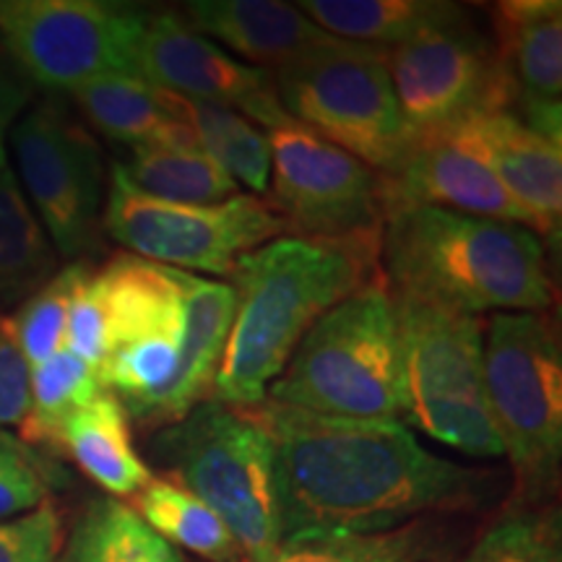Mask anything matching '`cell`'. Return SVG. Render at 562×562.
<instances>
[{"label": "cell", "instance_id": "cell-1", "mask_svg": "<svg viewBox=\"0 0 562 562\" xmlns=\"http://www.w3.org/2000/svg\"><path fill=\"white\" fill-rule=\"evenodd\" d=\"M258 412L273 440L281 542L383 533L476 510L495 495V476L427 451L398 419L326 417L271 402Z\"/></svg>", "mask_w": 562, "mask_h": 562}, {"label": "cell", "instance_id": "cell-2", "mask_svg": "<svg viewBox=\"0 0 562 562\" xmlns=\"http://www.w3.org/2000/svg\"><path fill=\"white\" fill-rule=\"evenodd\" d=\"M378 266L393 294L463 315L547 313L550 252L521 224L432 206L383 216Z\"/></svg>", "mask_w": 562, "mask_h": 562}, {"label": "cell", "instance_id": "cell-3", "mask_svg": "<svg viewBox=\"0 0 562 562\" xmlns=\"http://www.w3.org/2000/svg\"><path fill=\"white\" fill-rule=\"evenodd\" d=\"M381 273L375 245L279 237L229 273L235 315L211 402L258 406L305 334Z\"/></svg>", "mask_w": 562, "mask_h": 562}, {"label": "cell", "instance_id": "cell-4", "mask_svg": "<svg viewBox=\"0 0 562 562\" xmlns=\"http://www.w3.org/2000/svg\"><path fill=\"white\" fill-rule=\"evenodd\" d=\"M266 402L326 417L402 422L396 305L381 273L305 334Z\"/></svg>", "mask_w": 562, "mask_h": 562}, {"label": "cell", "instance_id": "cell-5", "mask_svg": "<svg viewBox=\"0 0 562 562\" xmlns=\"http://www.w3.org/2000/svg\"><path fill=\"white\" fill-rule=\"evenodd\" d=\"M484 398L510 461L513 501L550 503L562 463V349L550 315H492L484 326Z\"/></svg>", "mask_w": 562, "mask_h": 562}, {"label": "cell", "instance_id": "cell-6", "mask_svg": "<svg viewBox=\"0 0 562 562\" xmlns=\"http://www.w3.org/2000/svg\"><path fill=\"white\" fill-rule=\"evenodd\" d=\"M170 469L167 480L209 505L240 544L243 562L263 560L279 547L273 440L258 406L203 402L151 442Z\"/></svg>", "mask_w": 562, "mask_h": 562}, {"label": "cell", "instance_id": "cell-7", "mask_svg": "<svg viewBox=\"0 0 562 562\" xmlns=\"http://www.w3.org/2000/svg\"><path fill=\"white\" fill-rule=\"evenodd\" d=\"M393 305L404 425L474 459H501L484 398V321L404 294H393Z\"/></svg>", "mask_w": 562, "mask_h": 562}, {"label": "cell", "instance_id": "cell-8", "mask_svg": "<svg viewBox=\"0 0 562 562\" xmlns=\"http://www.w3.org/2000/svg\"><path fill=\"white\" fill-rule=\"evenodd\" d=\"M102 227L144 261L227 279L243 256L290 235L261 195L237 193L222 203L161 201L140 193L121 165H112Z\"/></svg>", "mask_w": 562, "mask_h": 562}, {"label": "cell", "instance_id": "cell-9", "mask_svg": "<svg viewBox=\"0 0 562 562\" xmlns=\"http://www.w3.org/2000/svg\"><path fill=\"white\" fill-rule=\"evenodd\" d=\"M273 79L281 108L294 123L360 159L378 178L396 170L409 151L385 47L344 40Z\"/></svg>", "mask_w": 562, "mask_h": 562}, {"label": "cell", "instance_id": "cell-10", "mask_svg": "<svg viewBox=\"0 0 562 562\" xmlns=\"http://www.w3.org/2000/svg\"><path fill=\"white\" fill-rule=\"evenodd\" d=\"M146 13L100 0H0V42L24 74L70 91L100 76H136Z\"/></svg>", "mask_w": 562, "mask_h": 562}, {"label": "cell", "instance_id": "cell-11", "mask_svg": "<svg viewBox=\"0 0 562 562\" xmlns=\"http://www.w3.org/2000/svg\"><path fill=\"white\" fill-rule=\"evenodd\" d=\"M271 144L269 203L294 237L381 243V180L339 146L300 123L266 131Z\"/></svg>", "mask_w": 562, "mask_h": 562}, {"label": "cell", "instance_id": "cell-12", "mask_svg": "<svg viewBox=\"0 0 562 562\" xmlns=\"http://www.w3.org/2000/svg\"><path fill=\"white\" fill-rule=\"evenodd\" d=\"M19 186L55 252L81 258L94 248L104 199L102 151L60 102H40L11 131Z\"/></svg>", "mask_w": 562, "mask_h": 562}, {"label": "cell", "instance_id": "cell-13", "mask_svg": "<svg viewBox=\"0 0 562 562\" xmlns=\"http://www.w3.org/2000/svg\"><path fill=\"white\" fill-rule=\"evenodd\" d=\"M389 74L412 144L482 112H510L495 45L469 13L391 47Z\"/></svg>", "mask_w": 562, "mask_h": 562}, {"label": "cell", "instance_id": "cell-14", "mask_svg": "<svg viewBox=\"0 0 562 562\" xmlns=\"http://www.w3.org/2000/svg\"><path fill=\"white\" fill-rule=\"evenodd\" d=\"M191 273L121 252L89 269L68 315L66 349L97 370L115 349L186 334Z\"/></svg>", "mask_w": 562, "mask_h": 562}, {"label": "cell", "instance_id": "cell-15", "mask_svg": "<svg viewBox=\"0 0 562 562\" xmlns=\"http://www.w3.org/2000/svg\"><path fill=\"white\" fill-rule=\"evenodd\" d=\"M138 79L186 100L224 104L263 131L292 121L281 108L273 74L237 60L216 42L191 30L178 13H146Z\"/></svg>", "mask_w": 562, "mask_h": 562}, {"label": "cell", "instance_id": "cell-16", "mask_svg": "<svg viewBox=\"0 0 562 562\" xmlns=\"http://www.w3.org/2000/svg\"><path fill=\"white\" fill-rule=\"evenodd\" d=\"M495 175L531 220L544 248H560L562 229V140L547 138L513 112L495 110L440 133Z\"/></svg>", "mask_w": 562, "mask_h": 562}, {"label": "cell", "instance_id": "cell-17", "mask_svg": "<svg viewBox=\"0 0 562 562\" xmlns=\"http://www.w3.org/2000/svg\"><path fill=\"white\" fill-rule=\"evenodd\" d=\"M492 30L510 112L562 140V3L503 0L492 9Z\"/></svg>", "mask_w": 562, "mask_h": 562}, {"label": "cell", "instance_id": "cell-18", "mask_svg": "<svg viewBox=\"0 0 562 562\" xmlns=\"http://www.w3.org/2000/svg\"><path fill=\"white\" fill-rule=\"evenodd\" d=\"M378 180L383 216L393 209L432 206L531 229L529 214L510 199L495 175L442 136L414 140L396 170Z\"/></svg>", "mask_w": 562, "mask_h": 562}, {"label": "cell", "instance_id": "cell-19", "mask_svg": "<svg viewBox=\"0 0 562 562\" xmlns=\"http://www.w3.org/2000/svg\"><path fill=\"white\" fill-rule=\"evenodd\" d=\"M182 19L237 60L273 76L344 42L313 24L297 5L277 0H193Z\"/></svg>", "mask_w": 562, "mask_h": 562}, {"label": "cell", "instance_id": "cell-20", "mask_svg": "<svg viewBox=\"0 0 562 562\" xmlns=\"http://www.w3.org/2000/svg\"><path fill=\"white\" fill-rule=\"evenodd\" d=\"M232 315H235L232 286L191 273L186 294V334H182L178 364L165 389L131 414L133 419L154 430H165L186 419L195 406L209 402L216 372L222 368Z\"/></svg>", "mask_w": 562, "mask_h": 562}, {"label": "cell", "instance_id": "cell-21", "mask_svg": "<svg viewBox=\"0 0 562 562\" xmlns=\"http://www.w3.org/2000/svg\"><path fill=\"white\" fill-rule=\"evenodd\" d=\"M68 94L97 131L128 149L199 144L182 117L180 97L136 76H100Z\"/></svg>", "mask_w": 562, "mask_h": 562}, {"label": "cell", "instance_id": "cell-22", "mask_svg": "<svg viewBox=\"0 0 562 562\" xmlns=\"http://www.w3.org/2000/svg\"><path fill=\"white\" fill-rule=\"evenodd\" d=\"M53 451L68 456L81 474L115 501L133 497L154 476L133 446L128 412L112 391H102L63 422Z\"/></svg>", "mask_w": 562, "mask_h": 562}, {"label": "cell", "instance_id": "cell-23", "mask_svg": "<svg viewBox=\"0 0 562 562\" xmlns=\"http://www.w3.org/2000/svg\"><path fill=\"white\" fill-rule=\"evenodd\" d=\"M297 9L331 37L385 50L467 16L446 0H302Z\"/></svg>", "mask_w": 562, "mask_h": 562}, {"label": "cell", "instance_id": "cell-24", "mask_svg": "<svg viewBox=\"0 0 562 562\" xmlns=\"http://www.w3.org/2000/svg\"><path fill=\"white\" fill-rule=\"evenodd\" d=\"M128 503L175 550H186L206 562H243L240 544L227 526L193 492L167 476H151Z\"/></svg>", "mask_w": 562, "mask_h": 562}, {"label": "cell", "instance_id": "cell-25", "mask_svg": "<svg viewBox=\"0 0 562 562\" xmlns=\"http://www.w3.org/2000/svg\"><path fill=\"white\" fill-rule=\"evenodd\" d=\"M446 529L419 518L383 533H318L281 542L269 558L252 562H442Z\"/></svg>", "mask_w": 562, "mask_h": 562}, {"label": "cell", "instance_id": "cell-26", "mask_svg": "<svg viewBox=\"0 0 562 562\" xmlns=\"http://www.w3.org/2000/svg\"><path fill=\"white\" fill-rule=\"evenodd\" d=\"M58 562H186L128 503L91 501L63 542Z\"/></svg>", "mask_w": 562, "mask_h": 562}, {"label": "cell", "instance_id": "cell-27", "mask_svg": "<svg viewBox=\"0 0 562 562\" xmlns=\"http://www.w3.org/2000/svg\"><path fill=\"white\" fill-rule=\"evenodd\" d=\"M117 161L140 193L178 203H222L243 193L240 186L199 144L140 146Z\"/></svg>", "mask_w": 562, "mask_h": 562}, {"label": "cell", "instance_id": "cell-28", "mask_svg": "<svg viewBox=\"0 0 562 562\" xmlns=\"http://www.w3.org/2000/svg\"><path fill=\"white\" fill-rule=\"evenodd\" d=\"M50 237L21 191L9 167L0 175V315L5 307L24 302L55 273Z\"/></svg>", "mask_w": 562, "mask_h": 562}, {"label": "cell", "instance_id": "cell-29", "mask_svg": "<svg viewBox=\"0 0 562 562\" xmlns=\"http://www.w3.org/2000/svg\"><path fill=\"white\" fill-rule=\"evenodd\" d=\"M180 110L201 149L237 186H245L252 195L269 191L271 144L269 133L261 125L224 104L186 100V97H180Z\"/></svg>", "mask_w": 562, "mask_h": 562}, {"label": "cell", "instance_id": "cell-30", "mask_svg": "<svg viewBox=\"0 0 562 562\" xmlns=\"http://www.w3.org/2000/svg\"><path fill=\"white\" fill-rule=\"evenodd\" d=\"M102 391L108 389L100 370L68 349L32 368V406L19 425L21 442L53 451L63 422L94 402Z\"/></svg>", "mask_w": 562, "mask_h": 562}, {"label": "cell", "instance_id": "cell-31", "mask_svg": "<svg viewBox=\"0 0 562 562\" xmlns=\"http://www.w3.org/2000/svg\"><path fill=\"white\" fill-rule=\"evenodd\" d=\"M459 562H562L560 510L513 501Z\"/></svg>", "mask_w": 562, "mask_h": 562}, {"label": "cell", "instance_id": "cell-32", "mask_svg": "<svg viewBox=\"0 0 562 562\" xmlns=\"http://www.w3.org/2000/svg\"><path fill=\"white\" fill-rule=\"evenodd\" d=\"M89 273V263L74 261L66 269L55 271L37 292L30 294L11 315L13 331L21 344L30 368L47 362L66 349L68 315L76 290Z\"/></svg>", "mask_w": 562, "mask_h": 562}, {"label": "cell", "instance_id": "cell-33", "mask_svg": "<svg viewBox=\"0 0 562 562\" xmlns=\"http://www.w3.org/2000/svg\"><path fill=\"white\" fill-rule=\"evenodd\" d=\"M50 495V474L30 446L0 435V524L24 516Z\"/></svg>", "mask_w": 562, "mask_h": 562}, {"label": "cell", "instance_id": "cell-34", "mask_svg": "<svg viewBox=\"0 0 562 562\" xmlns=\"http://www.w3.org/2000/svg\"><path fill=\"white\" fill-rule=\"evenodd\" d=\"M63 518L50 501L24 516L0 524V562H58Z\"/></svg>", "mask_w": 562, "mask_h": 562}, {"label": "cell", "instance_id": "cell-35", "mask_svg": "<svg viewBox=\"0 0 562 562\" xmlns=\"http://www.w3.org/2000/svg\"><path fill=\"white\" fill-rule=\"evenodd\" d=\"M32 406V368L13 331L11 315H0V427H19Z\"/></svg>", "mask_w": 562, "mask_h": 562}, {"label": "cell", "instance_id": "cell-36", "mask_svg": "<svg viewBox=\"0 0 562 562\" xmlns=\"http://www.w3.org/2000/svg\"><path fill=\"white\" fill-rule=\"evenodd\" d=\"M26 100H30L26 89L0 68V115H19Z\"/></svg>", "mask_w": 562, "mask_h": 562}, {"label": "cell", "instance_id": "cell-37", "mask_svg": "<svg viewBox=\"0 0 562 562\" xmlns=\"http://www.w3.org/2000/svg\"><path fill=\"white\" fill-rule=\"evenodd\" d=\"M16 115H0V175L9 170V157H5V138H9V128Z\"/></svg>", "mask_w": 562, "mask_h": 562}]
</instances>
